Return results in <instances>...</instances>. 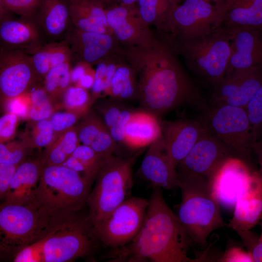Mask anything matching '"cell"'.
<instances>
[{
  "label": "cell",
  "instance_id": "cell-3",
  "mask_svg": "<svg viewBox=\"0 0 262 262\" xmlns=\"http://www.w3.org/2000/svg\"><path fill=\"white\" fill-rule=\"evenodd\" d=\"M98 240L89 215L51 217L37 238L15 255L16 262H66L88 255Z\"/></svg>",
  "mask_w": 262,
  "mask_h": 262
},
{
  "label": "cell",
  "instance_id": "cell-19",
  "mask_svg": "<svg viewBox=\"0 0 262 262\" xmlns=\"http://www.w3.org/2000/svg\"><path fill=\"white\" fill-rule=\"evenodd\" d=\"M139 170L153 187L169 190L179 188L176 169L167 155L161 135L149 145Z\"/></svg>",
  "mask_w": 262,
  "mask_h": 262
},
{
  "label": "cell",
  "instance_id": "cell-17",
  "mask_svg": "<svg viewBox=\"0 0 262 262\" xmlns=\"http://www.w3.org/2000/svg\"><path fill=\"white\" fill-rule=\"evenodd\" d=\"M255 172L245 162L231 157L219 168L211 182L212 191L220 205L234 207L239 196L251 180Z\"/></svg>",
  "mask_w": 262,
  "mask_h": 262
},
{
  "label": "cell",
  "instance_id": "cell-36",
  "mask_svg": "<svg viewBox=\"0 0 262 262\" xmlns=\"http://www.w3.org/2000/svg\"><path fill=\"white\" fill-rule=\"evenodd\" d=\"M58 135L54 131L50 120L44 119L29 124L23 141L31 149L47 147Z\"/></svg>",
  "mask_w": 262,
  "mask_h": 262
},
{
  "label": "cell",
  "instance_id": "cell-27",
  "mask_svg": "<svg viewBox=\"0 0 262 262\" xmlns=\"http://www.w3.org/2000/svg\"><path fill=\"white\" fill-rule=\"evenodd\" d=\"M161 122L144 110L134 111L125 127L124 145L134 149L149 146L161 135Z\"/></svg>",
  "mask_w": 262,
  "mask_h": 262
},
{
  "label": "cell",
  "instance_id": "cell-35",
  "mask_svg": "<svg viewBox=\"0 0 262 262\" xmlns=\"http://www.w3.org/2000/svg\"><path fill=\"white\" fill-rule=\"evenodd\" d=\"M71 62H65L53 67L44 77V89L51 100L63 96L70 86Z\"/></svg>",
  "mask_w": 262,
  "mask_h": 262
},
{
  "label": "cell",
  "instance_id": "cell-23",
  "mask_svg": "<svg viewBox=\"0 0 262 262\" xmlns=\"http://www.w3.org/2000/svg\"><path fill=\"white\" fill-rule=\"evenodd\" d=\"M229 226L235 231L252 228L262 216V177L256 171L238 197Z\"/></svg>",
  "mask_w": 262,
  "mask_h": 262
},
{
  "label": "cell",
  "instance_id": "cell-32",
  "mask_svg": "<svg viewBox=\"0 0 262 262\" xmlns=\"http://www.w3.org/2000/svg\"><path fill=\"white\" fill-rule=\"evenodd\" d=\"M139 14L148 26L153 25L161 33H164L168 16L176 5L174 0H138Z\"/></svg>",
  "mask_w": 262,
  "mask_h": 262
},
{
  "label": "cell",
  "instance_id": "cell-47",
  "mask_svg": "<svg viewBox=\"0 0 262 262\" xmlns=\"http://www.w3.org/2000/svg\"><path fill=\"white\" fill-rule=\"evenodd\" d=\"M17 166L10 163H0V197L3 201Z\"/></svg>",
  "mask_w": 262,
  "mask_h": 262
},
{
  "label": "cell",
  "instance_id": "cell-16",
  "mask_svg": "<svg viewBox=\"0 0 262 262\" xmlns=\"http://www.w3.org/2000/svg\"><path fill=\"white\" fill-rule=\"evenodd\" d=\"M107 22L113 34L126 49L142 44L153 35L141 18L137 5L115 4L105 9Z\"/></svg>",
  "mask_w": 262,
  "mask_h": 262
},
{
  "label": "cell",
  "instance_id": "cell-52",
  "mask_svg": "<svg viewBox=\"0 0 262 262\" xmlns=\"http://www.w3.org/2000/svg\"><path fill=\"white\" fill-rule=\"evenodd\" d=\"M99 1L106 9V8L115 4V0H97Z\"/></svg>",
  "mask_w": 262,
  "mask_h": 262
},
{
  "label": "cell",
  "instance_id": "cell-9",
  "mask_svg": "<svg viewBox=\"0 0 262 262\" xmlns=\"http://www.w3.org/2000/svg\"><path fill=\"white\" fill-rule=\"evenodd\" d=\"M50 219L35 202L28 205L2 203L0 207V253L15 255L37 238Z\"/></svg>",
  "mask_w": 262,
  "mask_h": 262
},
{
  "label": "cell",
  "instance_id": "cell-51",
  "mask_svg": "<svg viewBox=\"0 0 262 262\" xmlns=\"http://www.w3.org/2000/svg\"><path fill=\"white\" fill-rule=\"evenodd\" d=\"M138 0H115L117 3L125 6H133L136 5Z\"/></svg>",
  "mask_w": 262,
  "mask_h": 262
},
{
  "label": "cell",
  "instance_id": "cell-4",
  "mask_svg": "<svg viewBox=\"0 0 262 262\" xmlns=\"http://www.w3.org/2000/svg\"><path fill=\"white\" fill-rule=\"evenodd\" d=\"M233 33L220 26L190 38L166 35L188 69L212 87L226 76Z\"/></svg>",
  "mask_w": 262,
  "mask_h": 262
},
{
  "label": "cell",
  "instance_id": "cell-14",
  "mask_svg": "<svg viewBox=\"0 0 262 262\" xmlns=\"http://www.w3.org/2000/svg\"><path fill=\"white\" fill-rule=\"evenodd\" d=\"M262 83V65L234 71L211 87V101L245 108Z\"/></svg>",
  "mask_w": 262,
  "mask_h": 262
},
{
  "label": "cell",
  "instance_id": "cell-55",
  "mask_svg": "<svg viewBox=\"0 0 262 262\" xmlns=\"http://www.w3.org/2000/svg\"><path fill=\"white\" fill-rule=\"evenodd\" d=\"M175 0V1H177V2H178V1L179 0Z\"/></svg>",
  "mask_w": 262,
  "mask_h": 262
},
{
  "label": "cell",
  "instance_id": "cell-43",
  "mask_svg": "<svg viewBox=\"0 0 262 262\" xmlns=\"http://www.w3.org/2000/svg\"><path fill=\"white\" fill-rule=\"evenodd\" d=\"M243 241L254 262H262V241L250 230L236 231Z\"/></svg>",
  "mask_w": 262,
  "mask_h": 262
},
{
  "label": "cell",
  "instance_id": "cell-22",
  "mask_svg": "<svg viewBox=\"0 0 262 262\" xmlns=\"http://www.w3.org/2000/svg\"><path fill=\"white\" fill-rule=\"evenodd\" d=\"M44 164L42 157L25 160L19 164L2 203L28 205L34 202Z\"/></svg>",
  "mask_w": 262,
  "mask_h": 262
},
{
  "label": "cell",
  "instance_id": "cell-38",
  "mask_svg": "<svg viewBox=\"0 0 262 262\" xmlns=\"http://www.w3.org/2000/svg\"><path fill=\"white\" fill-rule=\"evenodd\" d=\"M63 96L65 108L77 115L87 112L93 100L87 89L77 85L69 86Z\"/></svg>",
  "mask_w": 262,
  "mask_h": 262
},
{
  "label": "cell",
  "instance_id": "cell-30",
  "mask_svg": "<svg viewBox=\"0 0 262 262\" xmlns=\"http://www.w3.org/2000/svg\"><path fill=\"white\" fill-rule=\"evenodd\" d=\"M108 95L117 101L137 99V76L125 58L115 71Z\"/></svg>",
  "mask_w": 262,
  "mask_h": 262
},
{
  "label": "cell",
  "instance_id": "cell-37",
  "mask_svg": "<svg viewBox=\"0 0 262 262\" xmlns=\"http://www.w3.org/2000/svg\"><path fill=\"white\" fill-rule=\"evenodd\" d=\"M77 128L80 141L89 147L98 143L109 132L103 121L92 113L86 115Z\"/></svg>",
  "mask_w": 262,
  "mask_h": 262
},
{
  "label": "cell",
  "instance_id": "cell-40",
  "mask_svg": "<svg viewBox=\"0 0 262 262\" xmlns=\"http://www.w3.org/2000/svg\"><path fill=\"white\" fill-rule=\"evenodd\" d=\"M245 109L251 126L253 143L262 137V83Z\"/></svg>",
  "mask_w": 262,
  "mask_h": 262
},
{
  "label": "cell",
  "instance_id": "cell-29",
  "mask_svg": "<svg viewBox=\"0 0 262 262\" xmlns=\"http://www.w3.org/2000/svg\"><path fill=\"white\" fill-rule=\"evenodd\" d=\"M108 158L98 154L89 146L79 145L61 165L76 171L91 184Z\"/></svg>",
  "mask_w": 262,
  "mask_h": 262
},
{
  "label": "cell",
  "instance_id": "cell-1",
  "mask_svg": "<svg viewBox=\"0 0 262 262\" xmlns=\"http://www.w3.org/2000/svg\"><path fill=\"white\" fill-rule=\"evenodd\" d=\"M125 58L137 76V100L144 110L158 118L182 104L201 99L166 35L153 34L147 42L125 49Z\"/></svg>",
  "mask_w": 262,
  "mask_h": 262
},
{
  "label": "cell",
  "instance_id": "cell-45",
  "mask_svg": "<svg viewBox=\"0 0 262 262\" xmlns=\"http://www.w3.org/2000/svg\"><path fill=\"white\" fill-rule=\"evenodd\" d=\"M18 117L16 115L11 113H8L0 117V143H5L13 138L16 132Z\"/></svg>",
  "mask_w": 262,
  "mask_h": 262
},
{
  "label": "cell",
  "instance_id": "cell-15",
  "mask_svg": "<svg viewBox=\"0 0 262 262\" xmlns=\"http://www.w3.org/2000/svg\"><path fill=\"white\" fill-rule=\"evenodd\" d=\"M64 39L71 52V61L98 64L112 55L122 52L114 34L86 32L72 26Z\"/></svg>",
  "mask_w": 262,
  "mask_h": 262
},
{
  "label": "cell",
  "instance_id": "cell-2",
  "mask_svg": "<svg viewBox=\"0 0 262 262\" xmlns=\"http://www.w3.org/2000/svg\"><path fill=\"white\" fill-rule=\"evenodd\" d=\"M142 226L127 245L114 249V261L195 262L188 251L192 242L177 214L165 202L161 188L153 187Z\"/></svg>",
  "mask_w": 262,
  "mask_h": 262
},
{
  "label": "cell",
  "instance_id": "cell-28",
  "mask_svg": "<svg viewBox=\"0 0 262 262\" xmlns=\"http://www.w3.org/2000/svg\"><path fill=\"white\" fill-rule=\"evenodd\" d=\"M30 55L33 66L39 78H44L53 67L71 61V50L65 39L44 43Z\"/></svg>",
  "mask_w": 262,
  "mask_h": 262
},
{
  "label": "cell",
  "instance_id": "cell-11",
  "mask_svg": "<svg viewBox=\"0 0 262 262\" xmlns=\"http://www.w3.org/2000/svg\"><path fill=\"white\" fill-rule=\"evenodd\" d=\"M221 18L215 5L206 0H185L169 13L165 32L171 37L190 38L219 26Z\"/></svg>",
  "mask_w": 262,
  "mask_h": 262
},
{
  "label": "cell",
  "instance_id": "cell-50",
  "mask_svg": "<svg viewBox=\"0 0 262 262\" xmlns=\"http://www.w3.org/2000/svg\"><path fill=\"white\" fill-rule=\"evenodd\" d=\"M210 2H213L219 13L222 19V14L225 6L232 0H206Z\"/></svg>",
  "mask_w": 262,
  "mask_h": 262
},
{
  "label": "cell",
  "instance_id": "cell-6",
  "mask_svg": "<svg viewBox=\"0 0 262 262\" xmlns=\"http://www.w3.org/2000/svg\"><path fill=\"white\" fill-rule=\"evenodd\" d=\"M91 185L65 166L44 164L34 202L50 218L75 213L86 203Z\"/></svg>",
  "mask_w": 262,
  "mask_h": 262
},
{
  "label": "cell",
  "instance_id": "cell-5",
  "mask_svg": "<svg viewBox=\"0 0 262 262\" xmlns=\"http://www.w3.org/2000/svg\"><path fill=\"white\" fill-rule=\"evenodd\" d=\"M178 178L181 200L177 215L191 241L205 247L209 235L226 225L220 205L205 179L190 175Z\"/></svg>",
  "mask_w": 262,
  "mask_h": 262
},
{
  "label": "cell",
  "instance_id": "cell-53",
  "mask_svg": "<svg viewBox=\"0 0 262 262\" xmlns=\"http://www.w3.org/2000/svg\"><path fill=\"white\" fill-rule=\"evenodd\" d=\"M261 227H262V231H261V234L260 235V237H259V240L262 241V222H261Z\"/></svg>",
  "mask_w": 262,
  "mask_h": 262
},
{
  "label": "cell",
  "instance_id": "cell-24",
  "mask_svg": "<svg viewBox=\"0 0 262 262\" xmlns=\"http://www.w3.org/2000/svg\"><path fill=\"white\" fill-rule=\"evenodd\" d=\"M0 39L1 48L20 49L29 54L45 43L34 21L23 17L1 20Z\"/></svg>",
  "mask_w": 262,
  "mask_h": 262
},
{
  "label": "cell",
  "instance_id": "cell-7",
  "mask_svg": "<svg viewBox=\"0 0 262 262\" xmlns=\"http://www.w3.org/2000/svg\"><path fill=\"white\" fill-rule=\"evenodd\" d=\"M135 159V156L123 159L112 155L99 171L86 202L94 229L125 200L132 186V165Z\"/></svg>",
  "mask_w": 262,
  "mask_h": 262
},
{
  "label": "cell",
  "instance_id": "cell-39",
  "mask_svg": "<svg viewBox=\"0 0 262 262\" xmlns=\"http://www.w3.org/2000/svg\"><path fill=\"white\" fill-rule=\"evenodd\" d=\"M31 106L29 118L32 121L48 119L53 114L51 100L44 88H37L30 95Z\"/></svg>",
  "mask_w": 262,
  "mask_h": 262
},
{
  "label": "cell",
  "instance_id": "cell-13",
  "mask_svg": "<svg viewBox=\"0 0 262 262\" xmlns=\"http://www.w3.org/2000/svg\"><path fill=\"white\" fill-rule=\"evenodd\" d=\"M29 54L20 49L1 48L0 90L7 99L25 94L38 79Z\"/></svg>",
  "mask_w": 262,
  "mask_h": 262
},
{
  "label": "cell",
  "instance_id": "cell-21",
  "mask_svg": "<svg viewBox=\"0 0 262 262\" xmlns=\"http://www.w3.org/2000/svg\"><path fill=\"white\" fill-rule=\"evenodd\" d=\"M45 43L60 41L72 26L68 0H42L31 18Z\"/></svg>",
  "mask_w": 262,
  "mask_h": 262
},
{
  "label": "cell",
  "instance_id": "cell-20",
  "mask_svg": "<svg viewBox=\"0 0 262 262\" xmlns=\"http://www.w3.org/2000/svg\"><path fill=\"white\" fill-rule=\"evenodd\" d=\"M226 76L262 65L261 30L242 28L233 32Z\"/></svg>",
  "mask_w": 262,
  "mask_h": 262
},
{
  "label": "cell",
  "instance_id": "cell-8",
  "mask_svg": "<svg viewBox=\"0 0 262 262\" xmlns=\"http://www.w3.org/2000/svg\"><path fill=\"white\" fill-rule=\"evenodd\" d=\"M200 122L233 157L244 161L253 152L252 128L245 108L213 104Z\"/></svg>",
  "mask_w": 262,
  "mask_h": 262
},
{
  "label": "cell",
  "instance_id": "cell-25",
  "mask_svg": "<svg viewBox=\"0 0 262 262\" xmlns=\"http://www.w3.org/2000/svg\"><path fill=\"white\" fill-rule=\"evenodd\" d=\"M73 26L80 30L113 34L108 26L105 8L97 0H68Z\"/></svg>",
  "mask_w": 262,
  "mask_h": 262
},
{
  "label": "cell",
  "instance_id": "cell-41",
  "mask_svg": "<svg viewBox=\"0 0 262 262\" xmlns=\"http://www.w3.org/2000/svg\"><path fill=\"white\" fill-rule=\"evenodd\" d=\"M31 149L23 141L0 144V163L18 165L25 161L28 150Z\"/></svg>",
  "mask_w": 262,
  "mask_h": 262
},
{
  "label": "cell",
  "instance_id": "cell-33",
  "mask_svg": "<svg viewBox=\"0 0 262 262\" xmlns=\"http://www.w3.org/2000/svg\"><path fill=\"white\" fill-rule=\"evenodd\" d=\"M100 109L103 122L114 141L117 144H124L125 127L134 111L115 102V100Z\"/></svg>",
  "mask_w": 262,
  "mask_h": 262
},
{
  "label": "cell",
  "instance_id": "cell-44",
  "mask_svg": "<svg viewBox=\"0 0 262 262\" xmlns=\"http://www.w3.org/2000/svg\"><path fill=\"white\" fill-rule=\"evenodd\" d=\"M49 120L55 133L59 134L73 127L77 120V115L69 112H56Z\"/></svg>",
  "mask_w": 262,
  "mask_h": 262
},
{
  "label": "cell",
  "instance_id": "cell-54",
  "mask_svg": "<svg viewBox=\"0 0 262 262\" xmlns=\"http://www.w3.org/2000/svg\"><path fill=\"white\" fill-rule=\"evenodd\" d=\"M261 35H262V29L261 30Z\"/></svg>",
  "mask_w": 262,
  "mask_h": 262
},
{
  "label": "cell",
  "instance_id": "cell-31",
  "mask_svg": "<svg viewBox=\"0 0 262 262\" xmlns=\"http://www.w3.org/2000/svg\"><path fill=\"white\" fill-rule=\"evenodd\" d=\"M78 128L72 127L60 133L47 147L42 157L45 164L61 165L79 145Z\"/></svg>",
  "mask_w": 262,
  "mask_h": 262
},
{
  "label": "cell",
  "instance_id": "cell-48",
  "mask_svg": "<svg viewBox=\"0 0 262 262\" xmlns=\"http://www.w3.org/2000/svg\"><path fill=\"white\" fill-rule=\"evenodd\" d=\"M221 262H254L250 254L240 248H231L224 254Z\"/></svg>",
  "mask_w": 262,
  "mask_h": 262
},
{
  "label": "cell",
  "instance_id": "cell-12",
  "mask_svg": "<svg viewBox=\"0 0 262 262\" xmlns=\"http://www.w3.org/2000/svg\"><path fill=\"white\" fill-rule=\"evenodd\" d=\"M231 157H234L228 149L205 128L191 151L178 165L177 172L178 175L201 177L211 183L221 165Z\"/></svg>",
  "mask_w": 262,
  "mask_h": 262
},
{
  "label": "cell",
  "instance_id": "cell-46",
  "mask_svg": "<svg viewBox=\"0 0 262 262\" xmlns=\"http://www.w3.org/2000/svg\"><path fill=\"white\" fill-rule=\"evenodd\" d=\"M24 94L8 99L7 108L8 113L15 114L20 118L29 117L31 106V97L30 96L29 98L23 96Z\"/></svg>",
  "mask_w": 262,
  "mask_h": 262
},
{
  "label": "cell",
  "instance_id": "cell-42",
  "mask_svg": "<svg viewBox=\"0 0 262 262\" xmlns=\"http://www.w3.org/2000/svg\"><path fill=\"white\" fill-rule=\"evenodd\" d=\"M42 0H0V8L11 12L20 17L32 18L38 10Z\"/></svg>",
  "mask_w": 262,
  "mask_h": 262
},
{
  "label": "cell",
  "instance_id": "cell-18",
  "mask_svg": "<svg viewBox=\"0 0 262 262\" xmlns=\"http://www.w3.org/2000/svg\"><path fill=\"white\" fill-rule=\"evenodd\" d=\"M161 136L167 155L176 169L205 130L200 122L192 120L161 122Z\"/></svg>",
  "mask_w": 262,
  "mask_h": 262
},
{
  "label": "cell",
  "instance_id": "cell-10",
  "mask_svg": "<svg viewBox=\"0 0 262 262\" xmlns=\"http://www.w3.org/2000/svg\"><path fill=\"white\" fill-rule=\"evenodd\" d=\"M148 203L142 197L125 199L94 229L98 240L114 249L130 243L142 226Z\"/></svg>",
  "mask_w": 262,
  "mask_h": 262
},
{
  "label": "cell",
  "instance_id": "cell-34",
  "mask_svg": "<svg viewBox=\"0 0 262 262\" xmlns=\"http://www.w3.org/2000/svg\"><path fill=\"white\" fill-rule=\"evenodd\" d=\"M125 59V50L109 56L99 62L94 73V82L91 88L93 100L104 93L109 95L113 76L120 64Z\"/></svg>",
  "mask_w": 262,
  "mask_h": 262
},
{
  "label": "cell",
  "instance_id": "cell-26",
  "mask_svg": "<svg viewBox=\"0 0 262 262\" xmlns=\"http://www.w3.org/2000/svg\"><path fill=\"white\" fill-rule=\"evenodd\" d=\"M220 26L232 32L246 27L262 30V0H231L223 11Z\"/></svg>",
  "mask_w": 262,
  "mask_h": 262
},
{
  "label": "cell",
  "instance_id": "cell-49",
  "mask_svg": "<svg viewBox=\"0 0 262 262\" xmlns=\"http://www.w3.org/2000/svg\"><path fill=\"white\" fill-rule=\"evenodd\" d=\"M251 148L257 157L260 166L259 173L262 177V137L252 144Z\"/></svg>",
  "mask_w": 262,
  "mask_h": 262
}]
</instances>
